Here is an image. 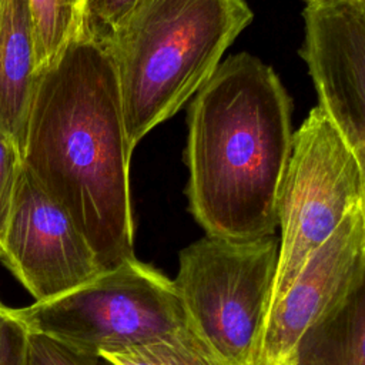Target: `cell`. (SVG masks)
Returning <instances> with one entry per match:
<instances>
[{"label":"cell","mask_w":365,"mask_h":365,"mask_svg":"<svg viewBox=\"0 0 365 365\" xmlns=\"http://www.w3.org/2000/svg\"><path fill=\"white\" fill-rule=\"evenodd\" d=\"M13 312L30 332L97 356L190 327L173 279L137 258L100 272L70 292Z\"/></svg>","instance_id":"5"},{"label":"cell","mask_w":365,"mask_h":365,"mask_svg":"<svg viewBox=\"0 0 365 365\" xmlns=\"http://www.w3.org/2000/svg\"><path fill=\"white\" fill-rule=\"evenodd\" d=\"M21 168L23 155L19 147L0 130V262L3 259L6 228Z\"/></svg>","instance_id":"15"},{"label":"cell","mask_w":365,"mask_h":365,"mask_svg":"<svg viewBox=\"0 0 365 365\" xmlns=\"http://www.w3.org/2000/svg\"><path fill=\"white\" fill-rule=\"evenodd\" d=\"M137 0H83L78 34L103 43Z\"/></svg>","instance_id":"14"},{"label":"cell","mask_w":365,"mask_h":365,"mask_svg":"<svg viewBox=\"0 0 365 365\" xmlns=\"http://www.w3.org/2000/svg\"><path fill=\"white\" fill-rule=\"evenodd\" d=\"M284 365H291V364H284Z\"/></svg>","instance_id":"19"},{"label":"cell","mask_w":365,"mask_h":365,"mask_svg":"<svg viewBox=\"0 0 365 365\" xmlns=\"http://www.w3.org/2000/svg\"><path fill=\"white\" fill-rule=\"evenodd\" d=\"M292 103L274 70L248 53L228 57L188 110V207L210 237L274 235L291 153Z\"/></svg>","instance_id":"2"},{"label":"cell","mask_w":365,"mask_h":365,"mask_svg":"<svg viewBox=\"0 0 365 365\" xmlns=\"http://www.w3.org/2000/svg\"><path fill=\"white\" fill-rule=\"evenodd\" d=\"M365 281V204L351 210L271 305L257 365L289 364L299 335Z\"/></svg>","instance_id":"9"},{"label":"cell","mask_w":365,"mask_h":365,"mask_svg":"<svg viewBox=\"0 0 365 365\" xmlns=\"http://www.w3.org/2000/svg\"><path fill=\"white\" fill-rule=\"evenodd\" d=\"M299 50L319 104L365 164V0H314Z\"/></svg>","instance_id":"8"},{"label":"cell","mask_w":365,"mask_h":365,"mask_svg":"<svg viewBox=\"0 0 365 365\" xmlns=\"http://www.w3.org/2000/svg\"><path fill=\"white\" fill-rule=\"evenodd\" d=\"M251 20L244 0H137L103 41L133 148L198 91Z\"/></svg>","instance_id":"3"},{"label":"cell","mask_w":365,"mask_h":365,"mask_svg":"<svg viewBox=\"0 0 365 365\" xmlns=\"http://www.w3.org/2000/svg\"><path fill=\"white\" fill-rule=\"evenodd\" d=\"M100 356L80 351L53 336L30 332L27 365H98Z\"/></svg>","instance_id":"16"},{"label":"cell","mask_w":365,"mask_h":365,"mask_svg":"<svg viewBox=\"0 0 365 365\" xmlns=\"http://www.w3.org/2000/svg\"><path fill=\"white\" fill-rule=\"evenodd\" d=\"M364 165L322 107L315 106L292 134L279 185L281 240L271 305L344 217L365 204Z\"/></svg>","instance_id":"6"},{"label":"cell","mask_w":365,"mask_h":365,"mask_svg":"<svg viewBox=\"0 0 365 365\" xmlns=\"http://www.w3.org/2000/svg\"><path fill=\"white\" fill-rule=\"evenodd\" d=\"M279 240L204 237L180 252L173 285L191 328L225 365H257Z\"/></svg>","instance_id":"4"},{"label":"cell","mask_w":365,"mask_h":365,"mask_svg":"<svg viewBox=\"0 0 365 365\" xmlns=\"http://www.w3.org/2000/svg\"><path fill=\"white\" fill-rule=\"evenodd\" d=\"M0 3H1V0H0Z\"/></svg>","instance_id":"20"},{"label":"cell","mask_w":365,"mask_h":365,"mask_svg":"<svg viewBox=\"0 0 365 365\" xmlns=\"http://www.w3.org/2000/svg\"><path fill=\"white\" fill-rule=\"evenodd\" d=\"M111 365H225L190 327L175 335L104 354Z\"/></svg>","instance_id":"13"},{"label":"cell","mask_w":365,"mask_h":365,"mask_svg":"<svg viewBox=\"0 0 365 365\" xmlns=\"http://www.w3.org/2000/svg\"><path fill=\"white\" fill-rule=\"evenodd\" d=\"M1 262L34 302L70 292L101 272L70 215L24 164L6 228Z\"/></svg>","instance_id":"7"},{"label":"cell","mask_w":365,"mask_h":365,"mask_svg":"<svg viewBox=\"0 0 365 365\" xmlns=\"http://www.w3.org/2000/svg\"><path fill=\"white\" fill-rule=\"evenodd\" d=\"M131 153L110 54L77 34L37 74L23 164L70 215L101 272L135 258Z\"/></svg>","instance_id":"1"},{"label":"cell","mask_w":365,"mask_h":365,"mask_svg":"<svg viewBox=\"0 0 365 365\" xmlns=\"http://www.w3.org/2000/svg\"><path fill=\"white\" fill-rule=\"evenodd\" d=\"M291 365H365V281L298 338Z\"/></svg>","instance_id":"11"},{"label":"cell","mask_w":365,"mask_h":365,"mask_svg":"<svg viewBox=\"0 0 365 365\" xmlns=\"http://www.w3.org/2000/svg\"><path fill=\"white\" fill-rule=\"evenodd\" d=\"M308 1H314V0H307V3H308Z\"/></svg>","instance_id":"18"},{"label":"cell","mask_w":365,"mask_h":365,"mask_svg":"<svg viewBox=\"0 0 365 365\" xmlns=\"http://www.w3.org/2000/svg\"><path fill=\"white\" fill-rule=\"evenodd\" d=\"M37 81L34 36L27 0L0 3V130L21 155Z\"/></svg>","instance_id":"10"},{"label":"cell","mask_w":365,"mask_h":365,"mask_svg":"<svg viewBox=\"0 0 365 365\" xmlns=\"http://www.w3.org/2000/svg\"><path fill=\"white\" fill-rule=\"evenodd\" d=\"M83 0H27L34 36L36 71L50 66L78 34Z\"/></svg>","instance_id":"12"},{"label":"cell","mask_w":365,"mask_h":365,"mask_svg":"<svg viewBox=\"0 0 365 365\" xmlns=\"http://www.w3.org/2000/svg\"><path fill=\"white\" fill-rule=\"evenodd\" d=\"M29 328L0 301V365H27Z\"/></svg>","instance_id":"17"}]
</instances>
